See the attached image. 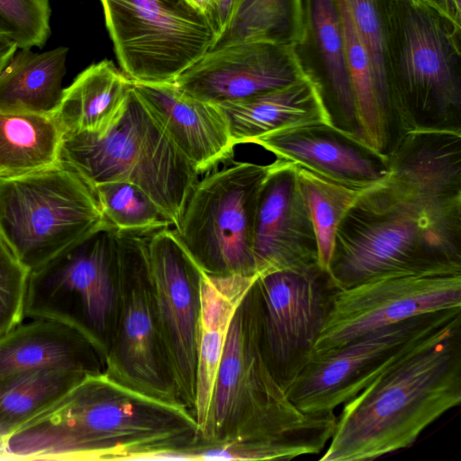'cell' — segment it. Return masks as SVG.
I'll use <instances>...</instances> for the list:
<instances>
[{
	"mask_svg": "<svg viewBox=\"0 0 461 461\" xmlns=\"http://www.w3.org/2000/svg\"><path fill=\"white\" fill-rule=\"evenodd\" d=\"M461 315V308L422 314L366 333L311 358L285 393L303 413L323 415L355 397L427 337Z\"/></svg>",
	"mask_w": 461,
	"mask_h": 461,
	"instance_id": "obj_10",
	"label": "cell"
},
{
	"mask_svg": "<svg viewBox=\"0 0 461 461\" xmlns=\"http://www.w3.org/2000/svg\"><path fill=\"white\" fill-rule=\"evenodd\" d=\"M393 86L398 138L411 131H461V86L449 39L436 14L410 6Z\"/></svg>",
	"mask_w": 461,
	"mask_h": 461,
	"instance_id": "obj_12",
	"label": "cell"
},
{
	"mask_svg": "<svg viewBox=\"0 0 461 461\" xmlns=\"http://www.w3.org/2000/svg\"><path fill=\"white\" fill-rule=\"evenodd\" d=\"M297 44L247 41L211 49L175 81L185 95L213 104L289 85L308 69Z\"/></svg>",
	"mask_w": 461,
	"mask_h": 461,
	"instance_id": "obj_16",
	"label": "cell"
},
{
	"mask_svg": "<svg viewBox=\"0 0 461 461\" xmlns=\"http://www.w3.org/2000/svg\"><path fill=\"white\" fill-rule=\"evenodd\" d=\"M354 95L357 137L377 153L388 155L393 147V122L384 109L365 46L359 39L344 0H335Z\"/></svg>",
	"mask_w": 461,
	"mask_h": 461,
	"instance_id": "obj_26",
	"label": "cell"
},
{
	"mask_svg": "<svg viewBox=\"0 0 461 461\" xmlns=\"http://www.w3.org/2000/svg\"><path fill=\"white\" fill-rule=\"evenodd\" d=\"M354 27L369 56L381 104L394 124L392 76L388 49L380 14L375 0H344Z\"/></svg>",
	"mask_w": 461,
	"mask_h": 461,
	"instance_id": "obj_32",
	"label": "cell"
},
{
	"mask_svg": "<svg viewBox=\"0 0 461 461\" xmlns=\"http://www.w3.org/2000/svg\"><path fill=\"white\" fill-rule=\"evenodd\" d=\"M389 173L342 218L328 276L335 289L403 275L461 274V131H411Z\"/></svg>",
	"mask_w": 461,
	"mask_h": 461,
	"instance_id": "obj_1",
	"label": "cell"
},
{
	"mask_svg": "<svg viewBox=\"0 0 461 461\" xmlns=\"http://www.w3.org/2000/svg\"><path fill=\"white\" fill-rule=\"evenodd\" d=\"M49 0H0V33L19 49L41 48L50 33Z\"/></svg>",
	"mask_w": 461,
	"mask_h": 461,
	"instance_id": "obj_33",
	"label": "cell"
},
{
	"mask_svg": "<svg viewBox=\"0 0 461 461\" xmlns=\"http://www.w3.org/2000/svg\"><path fill=\"white\" fill-rule=\"evenodd\" d=\"M122 237L107 224L30 271L24 318L67 324L105 357L115 319Z\"/></svg>",
	"mask_w": 461,
	"mask_h": 461,
	"instance_id": "obj_6",
	"label": "cell"
},
{
	"mask_svg": "<svg viewBox=\"0 0 461 461\" xmlns=\"http://www.w3.org/2000/svg\"><path fill=\"white\" fill-rule=\"evenodd\" d=\"M200 440L185 405L89 374L11 437L23 460H167Z\"/></svg>",
	"mask_w": 461,
	"mask_h": 461,
	"instance_id": "obj_2",
	"label": "cell"
},
{
	"mask_svg": "<svg viewBox=\"0 0 461 461\" xmlns=\"http://www.w3.org/2000/svg\"><path fill=\"white\" fill-rule=\"evenodd\" d=\"M62 139L53 114L0 109V180L59 165Z\"/></svg>",
	"mask_w": 461,
	"mask_h": 461,
	"instance_id": "obj_24",
	"label": "cell"
},
{
	"mask_svg": "<svg viewBox=\"0 0 461 461\" xmlns=\"http://www.w3.org/2000/svg\"><path fill=\"white\" fill-rule=\"evenodd\" d=\"M121 70L134 83H175L215 41L186 0H100Z\"/></svg>",
	"mask_w": 461,
	"mask_h": 461,
	"instance_id": "obj_9",
	"label": "cell"
},
{
	"mask_svg": "<svg viewBox=\"0 0 461 461\" xmlns=\"http://www.w3.org/2000/svg\"><path fill=\"white\" fill-rule=\"evenodd\" d=\"M133 82L110 60L94 63L63 88L53 115L64 135L103 134L122 117Z\"/></svg>",
	"mask_w": 461,
	"mask_h": 461,
	"instance_id": "obj_23",
	"label": "cell"
},
{
	"mask_svg": "<svg viewBox=\"0 0 461 461\" xmlns=\"http://www.w3.org/2000/svg\"><path fill=\"white\" fill-rule=\"evenodd\" d=\"M59 164L91 187L107 182L138 185L175 229L200 175L162 131L133 86L122 117L105 133L63 136Z\"/></svg>",
	"mask_w": 461,
	"mask_h": 461,
	"instance_id": "obj_5",
	"label": "cell"
},
{
	"mask_svg": "<svg viewBox=\"0 0 461 461\" xmlns=\"http://www.w3.org/2000/svg\"><path fill=\"white\" fill-rule=\"evenodd\" d=\"M252 251L258 275L318 266L315 232L294 164L277 159L259 188Z\"/></svg>",
	"mask_w": 461,
	"mask_h": 461,
	"instance_id": "obj_17",
	"label": "cell"
},
{
	"mask_svg": "<svg viewBox=\"0 0 461 461\" xmlns=\"http://www.w3.org/2000/svg\"><path fill=\"white\" fill-rule=\"evenodd\" d=\"M107 224L93 187L60 164L0 180V237L29 272Z\"/></svg>",
	"mask_w": 461,
	"mask_h": 461,
	"instance_id": "obj_7",
	"label": "cell"
},
{
	"mask_svg": "<svg viewBox=\"0 0 461 461\" xmlns=\"http://www.w3.org/2000/svg\"><path fill=\"white\" fill-rule=\"evenodd\" d=\"M243 0H221L217 15V38L228 26ZM217 40V39H216ZM215 43V42H214Z\"/></svg>",
	"mask_w": 461,
	"mask_h": 461,
	"instance_id": "obj_36",
	"label": "cell"
},
{
	"mask_svg": "<svg viewBox=\"0 0 461 461\" xmlns=\"http://www.w3.org/2000/svg\"><path fill=\"white\" fill-rule=\"evenodd\" d=\"M316 43L343 129L357 137L354 95L348 73L344 41L335 0H309ZM358 138V137H357Z\"/></svg>",
	"mask_w": 461,
	"mask_h": 461,
	"instance_id": "obj_30",
	"label": "cell"
},
{
	"mask_svg": "<svg viewBox=\"0 0 461 461\" xmlns=\"http://www.w3.org/2000/svg\"><path fill=\"white\" fill-rule=\"evenodd\" d=\"M29 273L0 237V336L24 319Z\"/></svg>",
	"mask_w": 461,
	"mask_h": 461,
	"instance_id": "obj_34",
	"label": "cell"
},
{
	"mask_svg": "<svg viewBox=\"0 0 461 461\" xmlns=\"http://www.w3.org/2000/svg\"><path fill=\"white\" fill-rule=\"evenodd\" d=\"M410 6L429 11L445 20L448 21L453 26L459 29V24L456 22L451 13L446 7L441 0H403Z\"/></svg>",
	"mask_w": 461,
	"mask_h": 461,
	"instance_id": "obj_35",
	"label": "cell"
},
{
	"mask_svg": "<svg viewBox=\"0 0 461 461\" xmlns=\"http://www.w3.org/2000/svg\"><path fill=\"white\" fill-rule=\"evenodd\" d=\"M294 167L299 190L315 232L318 266L328 275L339 225L366 188L349 187L301 166L294 164Z\"/></svg>",
	"mask_w": 461,
	"mask_h": 461,
	"instance_id": "obj_29",
	"label": "cell"
},
{
	"mask_svg": "<svg viewBox=\"0 0 461 461\" xmlns=\"http://www.w3.org/2000/svg\"><path fill=\"white\" fill-rule=\"evenodd\" d=\"M148 250L161 347L178 397L194 414L203 270L169 228L149 237Z\"/></svg>",
	"mask_w": 461,
	"mask_h": 461,
	"instance_id": "obj_14",
	"label": "cell"
},
{
	"mask_svg": "<svg viewBox=\"0 0 461 461\" xmlns=\"http://www.w3.org/2000/svg\"><path fill=\"white\" fill-rule=\"evenodd\" d=\"M68 48L15 52L0 72V109L53 114L62 95Z\"/></svg>",
	"mask_w": 461,
	"mask_h": 461,
	"instance_id": "obj_25",
	"label": "cell"
},
{
	"mask_svg": "<svg viewBox=\"0 0 461 461\" xmlns=\"http://www.w3.org/2000/svg\"><path fill=\"white\" fill-rule=\"evenodd\" d=\"M25 319L0 336V381L41 368L104 370L103 353L77 330L50 319Z\"/></svg>",
	"mask_w": 461,
	"mask_h": 461,
	"instance_id": "obj_21",
	"label": "cell"
},
{
	"mask_svg": "<svg viewBox=\"0 0 461 461\" xmlns=\"http://www.w3.org/2000/svg\"><path fill=\"white\" fill-rule=\"evenodd\" d=\"M302 0H243L212 49L247 41L300 44L305 23Z\"/></svg>",
	"mask_w": 461,
	"mask_h": 461,
	"instance_id": "obj_28",
	"label": "cell"
},
{
	"mask_svg": "<svg viewBox=\"0 0 461 461\" xmlns=\"http://www.w3.org/2000/svg\"><path fill=\"white\" fill-rule=\"evenodd\" d=\"M456 308H461V274L392 276L334 289L310 359L385 326Z\"/></svg>",
	"mask_w": 461,
	"mask_h": 461,
	"instance_id": "obj_13",
	"label": "cell"
},
{
	"mask_svg": "<svg viewBox=\"0 0 461 461\" xmlns=\"http://www.w3.org/2000/svg\"><path fill=\"white\" fill-rule=\"evenodd\" d=\"M149 237L123 232L115 319L104 371L113 380L146 395L183 404L159 339Z\"/></svg>",
	"mask_w": 461,
	"mask_h": 461,
	"instance_id": "obj_11",
	"label": "cell"
},
{
	"mask_svg": "<svg viewBox=\"0 0 461 461\" xmlns=\"http://www.w3.org/2000/svg\"><path fill=\"white\" fill-rule=\"evenodd\" d=\"M4 452V440L0 438V458Z\"/></svg>",
	"mask_w": 461,
	"mask_h": 461,
	"instance_id": "obj_39",
	"label": "cell"
},
{
	"mask_svg": "<svg viewBox=\"0 0 461 461\" xmlns=\"http://www.w3.org/2000/svg\"><path fill=\"white\" fill-rule=\"evenodd\" d=\"M87 375L69 368H41L0 381V438L5 442Z\"/></svg>",
	"mask_w": 461,
	"mask_h": 461,
	"instance_id": "obj_27",
	"label": "cell"
},
{
	"mask_svg": "<svg viewBox=\"0 0 461 461\" xmlns=\"http://www.w3.org/2000/svg\"><path fill=\"white\" fill-rule=\"evenodd\" d=\"M292 164L344 185L366 189L389 173V157L337 125L315 124L272 132L250 141Z\"/></svg>",
	"mask_w": 461,
	"mask_h": 461,
	"instance_id": "obj_18",
	"label": "cell"
},
{
	"mask_svg": "<svg viewBox=\"0 0 461 461\" xmlns=\"http://www.w3.org/2000/svg\"><path fill=\"white\" fill-rule=\"evenodd\" d=\"M441 1L444 3V5H446V7H447L448 10H450V5H449L448 0H441Z\"/></svg>",
	"mask_w": 461,
	"mask_h": 461,
	"instance_id": "obj_40",
	"label": "cell"
},
{
	"mask_svg": "<svg viewBox=\"0 0 461 461\" xmlns=\"http://www.w3.org/2000/svg\"><path fill=\"white\" fill-rule=\"evenodd\" d=\"M270 165L236 162L194 185L175 232L200 267L213 276H257L252 251L261 184Z\"/></svg>",
	"mask_w": 461,
	"mask_h": 461,
	"instance_id": "obj_8",
	"label": "cell"
},
{
	"mask_svg": "<svg viewBox=\"0 0 461 461\" xmlns=\"http://www.w3.org/2000/svg\"><path fill=\"white\" fill-rule=\"evenodd\" d=\"M265 355L285 391L308 363L334 287L320 267L258 275Z\"/></svg>",
	"mask_w": 461,
	"mask_h": 461,
	"instance_id": "obj_15",
	"label": "cell"
},
{
	"mask_svg": "<svg viewBox=\"0 0 461 461\" xmlns=\"http://www.w3.org/2000/svg\"><path fill=\"white\" fill-rule=\"evenodd\" d=\"M460 402L461 315L343 403L320 460H372L408 447Z\"/></svg>",
	"mask_w": 461,
	"mask_h": 461,
	"instance_id": "obj_3",
	"label": "cell"
},
{
	"mask_svg": "<svg viewBox=\"0 0 461 461\" xmlns=\"http://www.w3.org/2000/svg\"><path fill=\"white\" fill-rule=\"evenodd\" d=\"M335 413L302 412L267 363L257 278L238 305L213 387L209 421L199 443H249L279 451L285 460L320 454L333 434Z\"/></svg>",
	"mask_w": 461,
	"mask_h": 461,
	"instance_id": "obj_4",
	"label": "cell"
},
{
	"mask_svg": "<svg viewBox=\"0 0 461 461\" xmlns=\"http://www.w3.org/2000/svg\"><path fill=\"white\" fill-rule=\"evenodd\" d=\"M197 12L210 23L216 34L217 15L221 0H186ZM217 39V35H216Z\"/></svg>",
	"mask_w": 461,
	"mask_h": 461,
	"instance_id": "obj_37",
	"label": "cell"
},
{
	"mask_svg": "<svg viewBox=\"0 0 461 461\" xmlns=\"http://www.w3.org/2000/svg\"><path fill=\"white\" fill-rule=\"evenodd\" d=\"M133 90L170 141L200 174L233 157L236 145L216 104L185 95L175 83L133 82Z\"/></svg>",
	"mask_w": 461,
	"mask_h": 461,
	"instance_id": "obj_19",
	"label": "cell"
},
{
	"mask_svg": "<svg viewBox=\"0 0 461 461\" xmlns=\"http://www.w3.org/2000/svg\"><path fill=\"white\" fill-rule=\"evenodd\" d=\"M257 276H213L203 272L197 334V377L194 416L200 438L206 429L217 371L233 314Z\"/></svg>",
	"mask_w": 461,
	"mask_h": 461,
	"instance_id": "obj_22",
	"label": "cell"
},
{
	"mask_svg": "<svg viewBox=\"0 0 461 461\" xmlns=\"http://www.w3.org/2000/svg\"><path fill=\"white\" fill-rule=\"evenodd\" d=\"M17 49L19 48L14 40L0 33V72L14 57Z\"/></svg>",
	"mask_w": 461,
	"mask_h": 461,
	"instance_id": "obj_38",
	"label": "cell"
},
{
	"mask_svg": "<svg viewBox=\"0 0 461 461\" xmlns=\"http://www.w3.org/2000/svg\"><path fill=\"white\" fill-rule=\"evenodd\" d=\"M93 189L106 221L120 231L150 236L172 225L158 204L134 184L107 182Z\"/></svg>",
	"mask_w": 461,
	"mask_h": 461,
	"instance_id": "obj_31",
	"label": "cell"
},
{
	"mask_svg": "<svg viewBox=\"0 0 461 461\" xmlns=\"http://www.w3.org/2000/svg\"><path fill=\"white\" fill-rule=\"evenodd\" d=\"M216 105L235 145L279 131L335 124L321 85L309 70L285 86Z\"/></svg>",
	"mask_w": 461,
	"mask_h": 461,
	"instance_id": "obj_20",
	"label": "cell"
}]
</instances>
